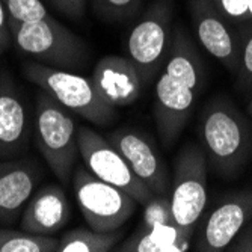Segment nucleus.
<instances>
[{"label": "nucleus", "instance_id": "1", "mask_svg": "<svg viewBox=\"0 0 252 252\" xmlns=\"http://www.w3.org/2000/svg\"><path fill=\"white\" fill-rule=\"evenodd\" d=\"M204 83L202 58L185 26L177 25L154 93V118L163 145H172L185 130Z\"/></svg>", "mask_w": 252, "mask_h": 252}, {"label": "nucleus", "instance_id": "2", "mask_svg": "<svg viewBox=\"0 0 252 252\" xmlns=\"http://www.w3.org/2000/svg\"><path fill=\"white\" fill-rule=\"evenodd\" d=\"M201 139L207 163L222 178L236 177L252 148V130L233 101L223 97L207 103L201 115Z\"/></svg>", "mask_w": 252, "mask_h": 252}, {"label": "nucleus", "instance_id": "3", "mask_svg": "<svg viewBox=\"0 0 252 252\" xmlns=\"http://www.w3.org/2000/svg\"><path fill=\"white\" fill-rule=\"evenodd\" d=\"M9 29L15 49L35 62L73 70L89 59L86 42L53 17L20 21L9 17Z\"/></svg>", "mask_w": 252, "mask_h": 252}, {"label": "nucleus", "instance_id": "4", "mask_svg": "<svg viewBox=\"0 0 252 252\" xmlns=\"http://www.w3.org/2000/svg\"><path fill=\"white\" fill-rule=\"evenodd\" d=\"M77 127L73 112L41 89L35 107V142L52 172L68 183L80 156Z\"/></svg>", "mask_w": 252, "mask_h": 252}, {"label": "nucleus", "instance_id": "5", "mask_svg": "<svg viewBox=\"0 0 252 252\" xmlns=\"http://www.w3.org/2000/svg\"><path fill=\"white\" fill-rule=\"evenodd\" d=\"M21 68L28 80L89 123L107 126L117 118V107L100 95L93 79L35 61L25 62Z\"/></svg>", "mask_w": 252, "mask_h": 252}, {"label": "nucleus", "instance_id": "6", "mask_svg": "<svg viewBox=\"0 0 252 252\" xmlns=\"http://www.w3.org/2000/svg\"><path fill=\"white\" fill-rule=\"evenodd\" d=\"M174 0H153L127 38V58L144 83L154 79L172 42Z\"/></svg>", "mask_w": 252, "mask_h": 252}, {"label": "nucleus", "instance_id": "7", "mask_svg": "<svg viewBox=\"0 0 252 252\" xmlns=\"http://www.w3.org/2000/svg\"><path fill=\"white\" fill-rule=\"evenodd\" d=\"M73 189L86 225L100 233L120 230L139 204L127 192L103 181L83 166L73 174Z\"/></svg>", "mask_w": 252, "mask_h": 252}, {"label": "nucleus", "instance_id": "8", "mask_svg": "<svg viewBox=\"0 0 252 252\" xmlns=\"http://www.w3.org/2000/svg\"><path fill=\"white\" fill-rule=\"evenodd\" d=\"M207 157L199 145L188 144L175 157L171 210L175 223L192 236L207 204Z\"/></svg>", "mask_w": 252, "mask_h": 252}, {"label": "nucleus", "instance_id": "9", "mask_svg": "<svg viewBox=\"0 0 252 252\" xmlns=\"http://www.w3.org/2000/svg\"><path fill=\"white\" fill-rule=\"evenodd\" d=\"M77 137L80 157L94 175L109 185L123 189L139 204L145 205V202L154 196V193L136 177L127 160L109 142V139L85 126L79 127Z\"/></svg>", "mask_w": 252, "mask_h": 252}, {"label": "nucleus", "instance_id": "10", "mask_svg": "<svg viewBox=\"0 0 252 252\" xmlns=\"http://www.w3.org/2000/svg\"><path fill=\"white\" fill-rule=\"evenodd\" d=\"M252 219V189L223 196L199 225L193 245L199 252L225 251L237 233Z\"/></svg>", "mask_w": 252, "mask_h": 252}, {"label": "nucleus", "instance_id": "11", "mask_svg": "<svg viewBox=\"0 0 252 252\" xmlns=\"http://www.w3.org/2000/svg\"><path fill=\"white\" fill-rule=\"evenodd\" d=\"M188 6L199 44L228 71L236 74L239 66L237 29L225 20L213 0H188Z\"/></svg>", "mask_w": 252, "mask_h": 252}, {"label": "nucleus", "instance_id": "12", "mask_svg": "<svg viewBox=\"0 0 252 252\" xmlns=\"http://www.w3.org/2000/svg\"><path fill=\"white\" fill-rule=\"evenodd\" d=\"M107 139L123 154L136 177L154 195H169L171 180L168 169L151 141L142 131L124 127L110 133Z\"/></svg>", "mask_w": 252, "mask_h": 252}, {"label": "nucleus", "instance_id": "13", "mask_svg": "<svg viewBox=\"0 0 252 252\" xmlns=\"http://www.w3.org/2000/svg\"><path fill=\"white\" fill-rule=\"evenodd\" d=\"M31 124L26 101L8 70L0 71V158H11L28 148Z\"/></svg>", "mask_w": 252, "mask_h": 252}, {"label": "nucleus", "instance_id": "14", "mask_svg": "<svg viewBox=\"0 0 252 252\" xmlns=\"http://www.w3.org/2000/svg\"><path fill=\"white\" fill-rule=\"evenodd\" d=\"M91 79L100 95L117 109L133 104L142 93L144 82L127 56L107 55L101 58Z\"/></svg>", "mask_w": 252, "mask_h": 252}, {"label": "nucleus", "instance_id": "15", "mask_svg": "<svg viewBox=\"0 0 252 252\" xmlns=\"http://www.w3.org/2000/svg\"><path fill=\"white\" fill-rule=\"evenodd\" d=\"M39 180V169L32 160H0V223L18 219Z\"/></svg>", "mask_w": 252, "mask_h": 252}, {"label": "nucleus", "instance_id": "16", "mask_svg": "<svg viewBox=\"0 0 252 252\" xmlns=\"http://www.w3.org/2000/svg\"><path fill=\"white\" fill-rule=\"evenodd\" d=\"M71 219V204L58 185L39 188L23 210L21 230L33 234L52 236Z\"/></svg>", "mask_w": 252, "mask_h": 252}, {"label": "nucleus", "instance_id": "17", "mask_svg": "<svg viewBox=\"0 0 252 252\" xmlns=\"http://www.w3.org/2000/svg\"><path fill=\"white\" fill-rule=\"evenodd\" d=\"M192 234L175 222L160 223L137 230L120 245L123 252H186L190 249Z\"/></svg>", "mask_w": 252, "mask_h": 252}, {"label": "nucleus", "instance_id": "18", "mask_svg": "<svg viewBox=\"0 0 252 252\" xmlns=\"http://www.w3.org/2000/svg\"><path fill=\"white\" fill-rule=\"evenodd\" d=\"M123 237L120 230L100 233L93 228H74L59 239L58 252H107Z\"/></svg>", "mask_w": 252, "mask_h": 252}, {"label": "nucleus", "instance_id": "19", "mask_svg": "<svg viewBox=\"0 0 252 252\" xmlns=\"http://www.w3.org/2000/svg\"><path fill=\"white\" fill-rule=\"evenodd\" d=\"M58 248L56 237L0 228V252H55Z\"/></svg>", "mask_w": 252, "mask_h": 252}, {"label": "nucleus", "instance_id": "20", "mask_svg": "<svg viewBox=\"0 0 252 252\" xmlns=\"http://www.w3.org/2000/svg\"><path fill=\"white\" fill-rule=\"evenodd\" d=\"M239 36V66L237 82L242 91L252 89V23L236 28Z\"/></svg>", "mask_w": 252, "mask_h": 252}, {"label": "nucleus", "instance_id": "21", "mask_svg": "<svg viewBox=\"0 0 252 252\" xmlns=\"http://www.w3.org/2000/svg\"><path fill=\"white\" fill-rule=\"evenodd\" d=\"M142 0H94V8L107 21H126L139 14Z\"/></svg>", "mask_w": 252, "mask_h": 252}, {"label": "nucleus", "instance_id": "22", "mask_svg": "<svg viewBox=\"0 0 252 252\" xmlns=\"http://www.w3.org/2000/svg\"><path fill=\"white\" fill-rule=\"evenodd\" d=\"M175 222L171 210V198L169 195H154L148 202H145L144 218L137 228H148L160 223Z\"/></svg>", "mask_w": 252, "mask_h": 252}, {"label": "nucleus", "instance_id": "23", "mask_svg": "<svg viewBox=\"0 0 252 252\" xmlns=\"http://www.w3.org/2000/svg\"><path fill=\"white\" fill-rule=\"evenodd\" d=\"M11 18L20 21H33L52 17L41 0H2Z\"/></svg>", "mask_w": 252, "mask_h": 252}, {"label": "nucleus", "instance_id": "24", "mask_svg": "<svg viewBox=\"0 0 252 252\" xmlns=\"http://www.w3.org/2000/svg\"><path fill=\"white\" fill-rule=\"evenodd\" d=\"M213 3L234 28L252 23V0H213Z\"/></svg>", "mask_w": 252, "mask_h": 252}, {"label": "nucleus", "instance_id": "25", "mask_svg": "<svg viewBox=\"0 0 252 252\" xmlns=\"http://www.w3.org/2000/svg\"><path fill=\"white\" fill-rule=\"evenodd\" d=\"M41 2L73 20H80L86 11V0H41Z\"/></svg>", "mask_w": 252, "mask_h": 252}, {"label": "nucleus", "instance_id": "26", "mask_svg": "<svg viewBox=\"0 0 252 252\" xmlns=\"http://www.w3.org/2000/svg\"><path fill=\"white\" fill-rule=\"evenodd\" d=\"M228 252H252V219L237 233V236L226 246Z\"/></svg>", "mask_w": 252, "mask_h": 252}, {"label": "nucleus", "instance_id": "27", "mask_svg": "<svg viewBox=\"0 0 252 252\" xmlns=\"http://www.w3.org/2000/svg\"><path fill=\"white\" fill-rule=\"evenodd\" d=\"M11 44H12V35L9 29V14L3 2L0 0V58L9 49Z\"/></svg>", "mask_w": 252, "mask_h": 252}, {"label": "nucleus", "instance_id": "28", "mask_svg": "<svg viewBox=\"0 0 252 252\" xmlns=\"http://www.w3.org/2000/svg\"><path fill=\"white\" fill-rule=\"evenodd\" d=\"M248 113L252 117V100L249 101V104H248Z\"/></svg>", "mask_w": 252, "mask_h": 252}]
</instances>
